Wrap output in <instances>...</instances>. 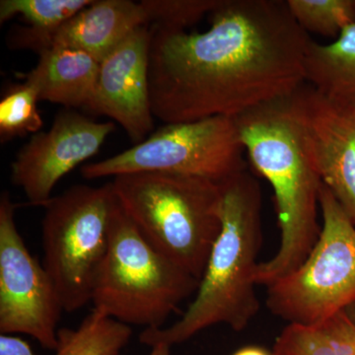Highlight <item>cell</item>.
I'll use <instances>...</instances> for the list:
<instances>
[{
  "label": "cell",
  "mask_w": 355,
  "mask_h": 355,
  "mask_svg": "<svg viewBox=\"0 0 355 355\" xmlns=\"http://www.w3.org/2000/svg\"><path fill=\"white\" fill-rule=\"evenodd\" d=\"M202 33L151 27L154 118L169 123L236 118L306 83L312 40L286 0H221Z\"/></svg>",
  "instance_id": "1"
},
{
  "label": "cell",
  "mask_w": 355,
  "mask_h": 355,
  "mask_svg": "<svg viewBox=\"0 0 355 355\" xmlns=\"http://www.w3.org/2000/svg\"><path fill=\"white\" fill-rule=\"evenodd\" d=\"M251 164L268 180L275 195L279 247L259 263L258 286H272L304 263L319 239L321 176L299 113L295 92L236 116Z\"/></svg>",
  "instance_id": "2"
},
{
  "label": "cell",
  "mask_w": 355,
  "mask_h": 355,
  "mask_svg": "<svg viewBox=\"0 0 355 355\" xmlns=\"http://www.w3.org/2000/svg\"><path fill=\"white\" fill-rule=\"evenodd\" d=\"M222 184L221 232L195 300L172 326L144 329L139 335L142 345L172 347L218 324H228L235 331H244L260 312L254 279L263 245L260 183L247 169Z\"/></svg>",
  "instance_id": "3"
},
{
  "label": "cell",
  "mask_w": 355,
  "mask_h": 355,
  "mask_svg": "<svg viewBox=\"0 0 355 355\" xmlns=\"http://www.w3.org/2000/svg\"><path fill=\"white\" fill-rule=\"evenodd\" d=\"M111 183L147 241L200 282L221 232L223 184L162 173L121 175Z\"/></svg>",
  "instance_id": "4"
},
{
  "label": "cell",
  "mask_w": 355,
  "mask_h": 355,
  "mask_svg": "<svg viewBox=\"0 0 355 355\" xmlns=\"http://www.w3.org/2000/svg\"><path fill=\"white\" fill-rule=\"evenodd\" d=\"M198 286L200 280L147 241L116 200L108 253L93 288V310L128 326L161 329Z\"/></svg>",
  "instance_id": "5"
},
{
  "label": "cell",
  "mask_w": 355,
  "mask_h": 355,
  "mask_svg": "<svg viewBox=\"0 0 355 355\" xmlns=\"http://www.w3.org/2000/svg\"><path fill=\"white\" fill-rule=\"evenodd\" d=\"M116 203L110 182L102 187L72 186L43 205V266L65 312L81 309L92 300L98 272L108 253Z\"/></svg>",
  "instance_id": "6"
},
{
  "label": "cell",
  "mask_w": 355,
  "mask_h": 355,
  "mask_svg": "<svg viewBox=\"0 0 355 355\" xmlns=\"http://www.w3.org/2000/svg\"><path fill=\"white\" fill-rule=\"evenodd\" d=\"M323 225L295 272L268 287L266 305L292 324H314L355 304V226L326 184L319 197Z\"/></svg>",
  "instance_id": "7"
},
{
  "label": "cell",
  "mask_w": 355,
  "mask_h": 355,
  "mask_svg": "<svg viewBox=\"0 0 355 355\" xmlns=\"http://www.w3.org/2000/svg\"><path fill=\"white\" fill-rule=\"evenodd\" d=\"M235 118L211 116L169 123L113 157L81 168L85 179L135 173L202 178L222 184L248 169Z\"/></svg>",
  "instance_id": "8"
},
{
  "label": "cell",
  "mask_w": 355,
  "mask_h": 355,
  "mask_svg": "<svg viewBox=\"0 0 355 355\" xmlns=\"http://www.w3.org/2000/svg\"><path fill=\"white\" fill-rule=\"evenodd\" d=\"M16 205L8 191L0 197V333L32 336L55 350L64 308L50 275L33 257L18 231Z\"/></svg>",
  "instance_id": "9"
},
{
  "label": "cell",
  "mask_w": 355,
  "mask_h": 355,
  "mask_svg": "<svg viewBox=\"0 0 355 355\" xmlns=\"http://www.w3.org/2000/svg\"><path fill=\"white\" fill-rule=\"evenodd\" d=\"M114 128L72 110L60 112L50 130L33 135L21 148L11 163V182L31 205L43 207L58 181L94 156Z\"/></svg>",
  "instance_id": "10"
},
{
  "label": "cell",
  "mask_w": 355,
  "mask_h": 355,
  "mask_svg": "<svg viewBox=\"0 0 355 355\" xmlns=\"http://www.w3.org/2000/svg\"><path fill=\"white\" fill-rule=\"evenodd\" d=\"M153 33L141 26L100 62L89 112L108 116L132 144L147 139L154 128L149 90V51Z\"/></svg>",
  "instance_id": "11"
},
{
  "label": "cell",
  "mask_w": 355,
  "mask_h": 355,
  "mask_svg": "<svg viewBox=\"0 0 355 355\" xmlns=\"http://www.w3.org/2000/svg\"><path fill=\"white\" fill-rule=\"evenodd\" d=\"M315 164L355 226V107L305 83L295 92Z\"/></svg>",
  "instance_id": "12"
},
{
  "label": "cell",
  "mask_w": 355,
  "mask_h": 355,
  "mask_svg": "<svg viewBox=\"0 0 355 355\" xmlns=\"http://www.w3.org/2000/svg\"><path fill=\"white\" fill-rule=\"evenodd\" d=\"M146 25H149L148 16L141 1L94 0L55 31L38 33L23 28L11 37L10 44L38 53L53 46L72 49L101 62L132 32Z\"/></svg>",
  "instance_id": "13"
},
{
  "label": "cell",
  "mask_w": 355,
  "mask_h": 355,
  "mask_svg": "<svg viewBox=\"0 0 355 355\" xmlns=\"http://www.w3.org/2000/svg\"><path fill=\"white\" fill-rule=\"evenodd\" d=\"M39 55L38 64L24 78L37 89L40 101L87 108L94 95L100 62L84 51L55 46Z\"/></svg>",
  "instance_id": "14"
},
{
  "label": "cell",
  "mask_w": 355,
  "mask_h": 355,
  "mask_svg": "<svg viewBox=\"0 0 355 355\" xmlns=\"http://www.w3.org/2000/svg\"><path fill=\"white\" fill-rule=\"evenodd\" d=\"M306 83L343 104L355 107V24L333 43L311 41L306 55Z\"/></svg>",
  "instance_id": "15"
},
{
  "label": "cell",
  "mask_w": 355,
  "mask_h": 355,
  "mask_svg": "<svg viewBox=\"0 0 355 355\" xmlns=\"http://www.w3.org/2000/svg\"><path fill=\"white\" fill-rule=\"evenodd\" d=\"M273 355H355V322L345 311L314 324H288Z\"/></svg>",
  "instance_id": "16"
},
{
  "label": "cell",
  "mask_w": 355,
  "mask_h": 355,
  "mask_svg": "<svg viewBox=\"0 0 355 355\" xmlns=\"http://www.w3.org/2000/svg\"><path fill=\"white\" fill-rule=\"evenodd\" d=\"M132 336L128 324L93 310L76 329H58L55 355H120Z\"/></svg>",
  "instance_id": "17"
},
{
  "label": "cell",
  "mask_w": 355,
  "mask_h": 355,
  "mask_svg": "<svg viewBox=\"0 0 355 355\" xmlns=\"http://www.w3.org/2000/svg\"><path fill=\"white\" fill-rule=\"evenodd\" d=\"M39 93L25 81L10 86L0 100L1 142L40 132L44 121L38 110Z\"/></svg>",
  "instance_id": "18"
},
{
  "label": "cell",
  "mask_w": 355,
  "mask_h": 355,
  "mask_svg": "<svg viewBox=\"0 0 355 355\" xmlns=\"http://www.w3.org/2000/svg\"><path fill=\"white\" fill-rule=\"evenodd\" d=\"M94 0H1L0 22L21 15L38 33L55 31Z\"/></svg>",
  "instance_id": "19"
},
{
  "label": "cell",
  "mask_w": 355,
  "mask_h": 355,
  "mask_svg": "<svg viewBox=\"0 0 355 355\" xmlns=\"http://www.w3.org/2000/svg\"><path fill=\"white\" fill-rule=\"evenodd\" d=\"M286 3L306 33L338 38L355 24V0H286Z\"/></svg>",
  "instance_id": "20"
},
{
  "label": "cell",
  "mask_w": 355,
  "mask_h": 355,
  "mask_svg": "<svg viewBox=\"0 0 355 355\" xmlns=\"http://www.w3.org/2000/svg\"><path fill=\"white\" fill-rule=\"evenodd\" d=\"M221 0H144L151 27L181 30L197 24L209 15Z\"/></svg>",
  "instance_id": "21"
},
{
  "label": "cell",
  "mask_w": 355,
  "mask_h": 355,
  "mask_svg": "<svg viewBox=\"0 0 355 355\" xmlns=\"http://www.w3.org/2000/svg\"><path fill=\"white\" fill-rule=\"evenodd\" d=\"M0 355H36L29 343L12 335L0 336Z\"/></svg>",
  "instance_id": "22"
},
{
  "label": "cell",
  "mask_w": 355,
  "mask_h": 355,
  "mask_svg": "<svg viewBox=\"0 0 355 355\" xmlns=\"http://www.w3.org/2000/svg\"><path fill=\"white\" fill-rule=\"evenodd\" d=\"M233 355H273L272 352H268V350L263 349V347H254V345H250V347H243V349L237 350Z\"/></svg>",
  "instance_id": "23"
},
{
  "label": "cell",
  "mask_w": 355,
  "mask_h": 355,
  "mask_svg": "<svg viewBox=\"0 0 355 355\" xmlns=\"http://www.w3.org/2000/svg\"><path fill=\"white\" fill-rule=\"evenodd\" d=\"M149 355H171V347L163 345V343L154 345L151 347V352Z\"/></svg>",
  "instance_id": "24"
},
{
  "label": "cell",
  "mask_w": 355,
  "mask_h": 355,
  "mask_svg": "<svg viewBox=\"0 0 355 355\" xmlns=\"http://www.w3.org/2000/svg\"><path fill=\"white\" fill-rule=\"evenodd\" d=\"M347 312L349 316L355 322V304L350 306L349 309L347 310Z\"/></svg>",
  "instance_id": "25"
}]
</instances>
